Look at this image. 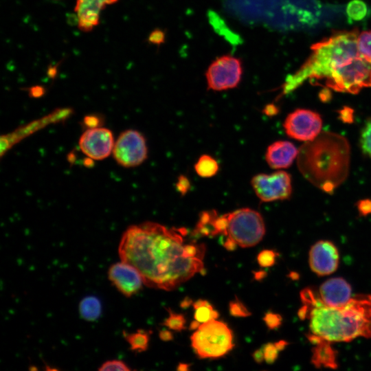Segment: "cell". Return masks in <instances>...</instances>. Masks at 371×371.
Returning a JSON list of instances; mask_svg holds the SVG:
<instances>
[{"instance_id":"obj_40","label":"cell","mask_w":371,"mask_h":371,"mask_svg":"<svg viewBox=\"0 0 371 371\" xmlns=\"http://www.w3.org/2000/svg\"><path fill=\"white\" fill-rule=\"evenodd\" d=\"M192 304V299L186 297L181 303V307L186 308Z\"/></svg>"},{"instance_id":"obj_4","label":"cell","mask_w":371,"mask_h":371,"mask_svg":"<svg viewBox=\"0 0 371 371\" xmlns=\"http://www.w3.org/2000/svg\"><path fill=\"white\" fill-rule=\"evenodd\" d=\"M358 30L343 31L312 45V53L284 85V93L297 89L306 80L328 78L344 64L360 56L357 47Z\"/></svg>"},{"instance_id":"obj_30","label":"cell","mask_w":371,"mask_h":371,"mask_svg":"<svg viewBox=\"0 0 371 371\" xmlns=\"http://www.w3.org/2000/svg\"><path fill=\"white\" fill-rule=\"evenodd\" d=\"M262 349L265 355V361L268 364H271L274 363L278 358L279 351L276 348L275 344H266L263 346Z\"/></svg>"},{"instance_id":"obj_22","label":"cell","mask_w":371,"mask_h":371,"mask_svg":"<svg viewBox=\"0 0 371 371\" xmlns=\"http://www.w3.org/2000/svg\"><path fill=\"white\" fill-rule=\"evenodd\" d=\"M125 338L132 350L141 352L148 348L150 333L144 330H138L135 333L126 334Z\"/></svg>"},{"instance_id":"obj_13","label":"cell","mask_w":371,"mask_h":371,"mask_svg":"<svg viewBox=\"0 0 371 371\" xmlns=\"http://www.w3.org/2000/svg\"><path fill=\"white\" fill-rule=\"evenodd\" d=\"M339 263V254L335 245L329 240H319L310 249L308 264L311 269L319 276L335 272Z\"/></svg>"},{"instance_id":"obj_14","label":"cell","mask_w":371,"mask_h":371,"mask_svg":"<svg viewBox=\"0 0 371 371\" xmlns=\"http://www.w3.org/2000/svg\"><path fill=\"white\" fill-rule=\"evenodd\" d=\"M108 278L115 287L128 297L137 293L144 284L138 270L129 263L122 260L109 267Z\"/></svg>"},{"instance_id":"obj_1","label":"cell","mask_w":371,"mask_h":371,"mask_svg":"<svg viewBox=\"0 0 371 371\" xmlns=\"http://www.w3.org/2000/svg\"><path fill=\"white\" fill-rule=\"evenodd\" d=\"M183 230L153 222L131 225L119 244L120 260L135 267L146 286L166 291L176 289L203 270V259L185 255Z\"/></svg>"},{"instance_id":"obj_27","label":"cell","mask_w":371,"mask_h":371,"mask_svg":"<svg viewBox=\"0 0 371 371\" xmlns=\"http://www.w3.org/2000/svg\"><path fill=\"white\" fill-rule=\"evenodd\" d=\"M229 311L232 316L237 317H246L251 315V313L237 297L229 302Z\"/></svg>"},{"instance_id":"obj_11","label":"cell","mask_w":371,"mask_h":371,"mask_svg":"<svg viewBox=\"0 0 371 371\" xmlns=\"http://www.w3.org/2000/svg\"><path fill=\"white\" fill-rule=\"evenodd\" d=\"M322 120L316 112L298 109L288 115L284 122L286 133L290 137L308 142L315 139L321 131Z\"/></svg>"},{"instance_id":"obj_28","label":"cell","mask_w":371,"mask_h":371,"mask_svg":"<svg viewBox=\"0 0 371 371\" xmlns=\"http://www.w3.org/2000/svg\"><path fill=\"white\" fill-rule=\"evenodd\" d=\"M277 254L270 249H265L260 251L257 256V261L262 267H270L276 262Z\"/></svg>"},{"instance_id":"obj_18","label":"cell","mask_w":371,"mask_h":371,"mask_svg":"<svg viewBox=\"0 0 371 371\" xmlns=\"http://www.w3.org/2000/svg\"><path fill=\"white\" fill-rule=\"evenodd\" d=\"M308 338L315 344L311 358L313 366L317 368H337V353L332 348L331 342L313 334L309 335Z\"/></svg>"},{"instance_id":"obj_32","label":"cell","mask_w":371,"mask_h":371,"mask_svg":"<svg viewBox=\"0 0 371 371\" xmlns=\"http://www.w3.org/2000/svg\"><path fill=\"white\" fill-rule=\"evenodd\" d=\"M190 188V183L188 179L183 176H181L179 178L177 183V190L183 194H184Z\"/></svg>"},{"instance_id":"obj_3","label":"cell","mask_w":371,"mask_h":371,"mask_svg":"<svg viewBox=\"0 0 371 371\" xmlns=\"http://www.w3.org/2000/svg\"><path fill=\"white\" fill-rule=\"evenodd\" d=\"M350 148L346 138L325 131L306 142L298 150L297 166L310 183L332 193L347 178Z\"/></svg>"},{"instance_id":"obj_20","label":"cell","mask_w":371,"mask_h":371,"mask_svg":"<svg viewBox=\"0 0 371 371\" xmlns=\"http://www.w3.org/2000/svg\"><path fill=\"white\" fill-rule=\"evenodd\" d=\"M193 307L195 310L194 317L201 324L216 319L218 317V313L207 300H198L193 303Z\"/></svg>"},{"instance_id":"obj_17","label":"cell","mask_w":371,"mask_h":371,"mask_svg":"<svg viewBox=\"0 0 371 371\" xmlns=\"http://www.w3.org/2000/svg\"><path fill=\"white\" fill-rule=\"evenodd\" d=\"M298 150L288 141H277L269 145L265 153V159L269 166L275 169L289 167L296 157Z\"/></svg>"},{"instance_id":"obj_41","label":"cell","mask_w":371,"mask_h":371,"mask_svg":"<svg viewBox=\"0 0 371 371\" xmlns=\"http://www.w3.org/2000/svg\"><path fill=\"white\" fill-rule=\"evenodd\" d=\"M200 325H201L200 322H199L196 320H194V321H193V322H192L190 323V330H196L199 327Z\"/></svg>"},{"instance_id":"obj_26","label":"cell","mask_w":371,"mask_h":371,"mask_svg":"<svg viewBox=\"0 0 371 371\" xmlns=\"http://www.w3.org/2000/svg\"><path fill=\"white\" fill-rule=\"evenodd\" d=\"M169 317L163 322V325L170 329L181 331L186 328V319L181 314L174 313L171 310H168Z\"/></svg>"},{"instance_id":"obj_19","label":"cell","mask_w":371,"mask_h":371,"mask_svg":"<svg viewBox=\"0 0 371 371\" xmlns=\"http://www.w3.org/2000/svg\"><path fill=\"white\" fill-rule=\"evenodd\" d=\"M100 301L95 296H87L79 304V313L85 320L92 322L96 320L101 314Z\"/></svg>"},{"instance_id":"obj_23","label":"cell","mask_w":371,"mask_h":371,"mask_svg":"<svg viewBox=\"0 0 371 371\" xmlns=\"http://www.w3.org/2000/svg\"><path fill=\"white\" fill-rule=\"evenodd\" d=\"M368 13L366 4L361 0H352L347 5L346 14L352 21H361Z\"/></svg>"},{"instance_id":"obj_34","label":"cell","mask_w":371,"mask_h":371,"mask_svg":"<svg viewBox=\"0 0 371 371\" xmlns=\"http://www.w3.org/2000/svg\"><path fill=\"white\" fill-rule=\"evenodd\" d=\"M149 39L154 43H160L164 40V34L161 31H154Z\"/></svg>"},{"instance_id":"obj_37","label":"cell","mask_w":371,"mask_h":371,"mask_svg":"<svg viewBox=\"0 0 371 371\" xmlns=\"http://www.w3.org/2000/svg\"><path fill=\"white\" fill-rule=\"evenodd\" d=\"M223 245L227 250L233 251L236 249L238 244L235 240L229 237H227L225 240Z\"/></svg>"},{"instance_id":"obj_24","label":"cell","mask_w":371,"mask_h":371,"mask_svg":"<svg viewBox=\"0 0 371 371\" xmlns=\"http://www.w3.org/2000/svg\"><path fill=\"white\" fill-rule=\"evenodd\" d=\"M357 47L360 56L371 63V30L358 35Z\"/></svg>"},{"instance_id":"obj_5","label":"cell","mask_w":371,"mask_h":371,"mask_svg":"<svg viewBox=\"0 0 371 371\" xmlns=\"http://www.w3.org/2000/svg\"><path fill=\"white\" fill-rule=\"evenodd\" d=\"M192 346L201 359H217L234 347L233 334L226 324L210 320L201 324L191 336Z\"/></svg>"},{"instance_id":"obj_16","label":"cell","mask_w":371,"mask_h":371,"mask_svg":"<svg viewBox=\"0 0 371 371\" xmlns=\"http://www.w3.org/2000/svg\"><path fill=\"white\" fill-rule=\"evenodd\" d=\"M117 0H77L75 11L78 25L82 31H90L98 24L101 10Z\"/></svg>"},{"instance_id":"obj_21","label":"cell","mask_w":371,"mask_h":371,"mask_svg":"<svg viewBox=\"0 0 371 371\" xmlns=\"http://www.w3.org/2000/svg\"><path fill=\"white\" fill-rule=\"evenodd\" d=\"M219 166L212 157L203 155L199 157L197 162L194 165V169L198 175L204 178H209L214 176Z\"/></svg>"},{"instance_id":"obj_6","label":"cell","mask_w":371,"mask_h":371,"mask_svg":"<svg viewBox=\"0 0 371 371\" xmlns=\"http://www.w3.org/2000/svg\"><path fill=\"white\" fill-rule=\"evenodd\" d=\"M228 221L227 236L242 247L257 245L263 238L265 227L261 214L249 208L226 214Z\"/></svg>"},{"instance_id":"obj_10","label":"cell","mask_w":371,"mask_h":371,"mask_svg":"<svg viewBox=\"0 0 371 371\" xmlns=\"http://www.w3.org/2000/svg\"><path fill=\"white\" fill-rule=\"evenodd\" d=\"M251 186L263 202L287 199L292 192L291 175L284 171L256 175L251 179Z\"/></svg>"},{"instance_id":"obj_15","label":"cell","mask_w":371,"mask_h":371,"mask_svg":"<svg viewBox=\"0 0 371 371\" xmlns=\"http://www.w3.org/2000/svg\"><path fill=\"white\" fill-rule=\"evenodd\" d=\"M352 289L344 278L337 277L328 279L319 289V296L323 303L330 307L345 306L352 298Z\"/></svg>"},{"instance_id":"obj_9","label":"cell","mask_w":371,"mask_h":371,"mask_svg":"<svg viewBox=\"0 0 371 371\" xmlns=\"http://www.w3.org/2000/svg\"><path fill=\"white\" fill-rule=\"evenodd\" d=\"M112 153L120 166L125 168L137 166L147 158L146 139L137 131H124L117 138Z\"/></svg>"},{"instance_id":"obj_31","label":"cell","mask_w":371,"mask_h":371,"mask_svg":"<svg viewBox=\"0 0 371 371\" xmlns=\"http://www.w3.org/2000/svg\"><path fill=\"white\" fill-rule=\"evenodd\" d=\"M263 320L269 329H275L281 325L282 319L279 314L269 311L265 315Z\"/></svg>"},{"instance_id":"obj_42","label":"cell","mask_w":371,"mask_h":371,"mask_svg":"<svg viewBox=\"0 0 371 371\" xmlns=\"http://www.w3.org/2000/svg\"><path fill=\"white\" fill-rule=\"evenodd\" d=\"M190 365L187 363H179L177 368V370L179 371H186L188 370Z\"/></svg>"},{"instance_id":"obj_2","label":"cell","mask_w":371,"mask_h":371,"mask_svg":"<svg viewBox=\"0 0 371 371\" xmlns=\"http://www.w3.org/2000/svg\"><path fill=\"white\" fill-rule=\"evenodd\" d=\"M311 333L330 342L371 338V295H356L341 307L325 305L313 290L301 292Z\"/></svg>"},{"instance_id":"obj_35","label":"cell","mask_w":371,"mask_h":371,"mask_svg":"<svg viewBox=\"0 0 371 371\" xmlns=\"http://www.w3.org/2000/svg\"><path fill=\"white\" fill-rule=\"evenodd\" d=\"M159 336L164 341H171L174 338L172 333L166 329L161 330L159 333Z\"/></svg>"},{"instance_id":"obj_12","label":"cell","mask_w":371,"mask_h":371,"mask_svg":"<svg viewBox=\"0 0 371 371\" xmlns=\"http://www.w3.org/2000/svg\"><path fill=\"white\" fill-rule=\"evenodd\" d=\"M78 144L82 152L87 157L102 160L113 152L115 142L111 130L96 127L85 131L80 136Z\"/></svg>"},{"instance_id":"obj_39","label":"cell","mask_w":371,"mask_h":371,"mask_svg":"<svg viewBox=\"0 0 371 371\" xmlns=\"http://www.w3.org/2000/svg\"><path fill=\"white\" fill-rule=\"evenodd\" d=\"M287 344L288 343L284 340H280L275 343V345L279 351L284 350Z\"/></svg>"},{"instance_id":"obj_29","label":"cell","mask_w":371,"mask_h":371,"mask_svg":"<svg viewBox=\"0 0 371 371\" xmlns=\"http://www.w3.org/2000/svg\"><path fill=\"white\" fill-rule=\"evenodd\" d=\"M99 370H120V371H129L131 369L128 366L122 361L118 359H113L106 361L103 363L98 368Z\"/></svg>"},{"instance_id":"obj_43","label":"cell","mask_w":371,"mask_h":371,"mask_svg":"<svg viewBox=\"0 0 371 371\" xmlns=\"http://www.w3.org/2000/svg\"><path fill=\"white\" fill-rule=\"evenodd\" d=\"M289 276L292 278V279H297L298 278V276L296 273H294V272H291L289 275Z\"/></svg>"},{"instance_id":"obj_25","label":"cell","mask_w":371,"mask_h":371,"mask_svg":"<svg viewBox=\"0 0 371 371\" xmlns=\"http://www.w3.org/2000/svg\"><path fill=\"white\" fill-rule=\"evenodd\" d=\"M359 142L363 153L371 159V119L362 128Z\"/></svg>"},{"instance_id":"obj_8","label":"cell","mask_w":371,"mask_h":371,"mask_svg":"<svg viewBox=\"0 0 371 371\" xmlns=\"http://www.w3.org/2000/svg\"><path fill=\"white\" fill-rule=\"evenodd\" d=\"M243 73L241 61L231 55L217 58L206 71L207 87L214 91H223L236 87Z\"/></svg>"},{"instance_id":"obj_7","label":"cell","mask_w":371,"mask_h":371,"mask_svg":"<svg viewBox=\"0 0 371 371\" xmlns=\"http://www.w3.org/2000/svg\"><path fill=\"white\" fill-rule=\"evenodd\" d=\"M326 85L337 91L356 94L371 87V63L359 56L336 69Z\"/></svg>"},{"instance_id":"obj_38","label":"cell","mask_w":371,"mask_h":371,"mask_svg":"<svg viewBox=\"0 0 371 371\" xmlns=\"http://www.w3.org/2000/svg\"><path fill=\"white\" fill-rule=\"evenodd\" d=\"M254 278L258 281L262 280L267 276V273L265 271H256L254 273Z\"/></svg>"},{"instance_id":"obj_36","label":"cell","mask_w":371,"mask_h":371,"mask_svg":"<svg viewBox=\"0 0 371 371\" xmlns=\"http://www.w3.org/2000/svg\"><path fill=\"white\" fill-rule=\"evenodd\" d=\"M253 359L258 363H261L265 360V355L262 348L255 350L252 354Z\"/></svg>"},{"instance_id":"obj_33","label":"cell","mask_w":371,"mask_h":371,"mask_svg":"<svg viewBox=\"0 0 371 371\" xmlns=\"http://www.w3.org/2000/svg\"><path fill=\"white\" fill-rule=\"evenodd\" d=\"M358 209L362 215L371 213V201L364 200L359 203Z\"/></svg>"}]
</instances>
